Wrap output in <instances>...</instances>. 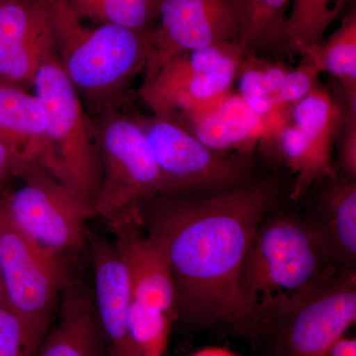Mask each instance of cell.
<instances>
[{"mask_svg":"<svg viewBox=\"0 0 356 356\" xmlns=\"http://www.w3.org/2000/svg\"><path fill=\"white\" fill-rule=\"evenodd\" d=\"M111 222L115 245L127 266L132 302L177 318L172 269L154 241L140 233L135 208Z\"/></svg>","mask_w":356,"mask_h":356,"instance_id":"5bb4252c","label":"cell"},{"mask_svg":"<svg viewBox=\"0 0 356 356\" xmlns=\"http://www.w3.org/2000/svg\"><path fill=\"white\" fill-rule=\"evenodd\" d=\"M79 19L147 34L156 22V0H64Z\"/></svg>","mask_w":356,"mask_h":356,"instance_id":"7402d4cb","label":"cell"},{"mask_svg":"<svg viewBox=\"0 0 356 356\" xmlns=\"http://www.w3.org/2000/svg\"><path fill=\"white\" fill-rule=\"evenodd\" d=\"M292 124L275 131L281 158L296 175L290 198L299 201L318 180L334 179L332 147L341 133L343 111L327 89L315 86L292 105Z\"/></svg>","mask_w":356,"mask_h":356,"instance_id":"30bf717a","label":"cell"},{"mask_svg":"<svg viewBox=\"0 0 356 356\" xmlns=\"http://www.w3.org/2000/svg\"><path fill=\"white\" fill-rule=\"evenodd\" d=\"M341 163L350 180L356 178V111L346 109L343 112L341 129Z\"/></svg>","mask_w":356,"mask_h":356,"instance_id":"4316f807","label":"cell"},{"mask_svg":"<svg viewBox=\"0 0 356 356\" xmlns=\"http://www.w3.org/2000/svg\"><path fill=\"white\" fill-rule=\"evenodd\" d=\"M40 343L13 311L0 307V356H32Z\"/></svg>","mask_w":356,"mask_h":356,"instance_id":"d4e9b609","label":"cell"},{"mask_svg":"<svg viewBox=\"0 0 356 356\" xmlns=\"http://www.w3.org/2000/svg\"><path fill=\"white\" fill-rule=\"evenodd\" d=\"M321 356H356L355 337L344 334L330 346Z\"/></svg>","mask_w":356,"mask_h":356,"instance_id":"83f0119b","label":"cell"},{"mask_svg":"<svg viewBox=\"0 0 356 356\" xmlns=\"http://www.w3.org/2000/svg\"><path fill=\"white\" fill-rule=\"evenodd\" d=\"M0 2H1V0H0Z\"/></svg>","mask_w":356,"mask_h":356,"instance_id":"1f68e13d","label":"cell"},{"mask_svg":"<svg viewBox=\"0 0 356 356\" xmlns=\"http://www.w3.org/2000/svg\"><path fill=\"white\" fill-rule=\"evenodd\" d=\"M32 356H107L88 293L70 289L56 324L49 327Z\"/></svg>","mask_w":356,"mask_h":356,"instance_id":"ac0fdd59","label":"cell"},{"mask_svg":"<svg viewBox=\"0 0 356 356\" xmlns=\"http://www.w3.org/2000/svg\"><path fill=\"white\" fill-rule=\"evenodd\" d=\"M0 140L13 156L16 175L33 166L50 172L48 118L36 95L0 83Z\"/></svg>","mask_w":356,"mask_h":356,"instance_id":"2e32d148","label":"cell"},{"mask_svg":"<svg viewBox=\"0 0 356 356\" xmlns=\"http://www.w3.org/2000/svg\"><path fill=\"white\" fill-rule=\"evenodd\" d=\"M95 311L107 356H130L128 318L131 286L127 266L115 243L91 236Z\"/></svg>","mask_w":356,"mask_h":356,"instance_id":"9a60e30c","label":"cell"},{"mask_svg":"<svg viewBox=\"0 0 356 356\" xmlns=\"http://www.w3.org/2000/svg\"><path fill=\"white\" fill-rule=\"evenodd\" d=\"M322 72L320 65L308 58H304L295 69L288 70L278 95L280 106L295 104L305 97L317 86L318 74Z\"/></svg>","mask_w":356,"mask_h":356,"instance_id":"484cf974","label":"cell"},{"mask_svg":"<svg viewBox=\"0 0 356 356\" xmlns=\"http://www.w3.org/2000/svg\"><path fill=\"white\" fill-rule=\"evenodd\" d=\"M55 51L49 0H1L0 83L33 86L40 67Z\"/></svg>","mask_w":356,"mask_h":356,"instance_id":"4fadbf2b","label":"cell"},{"mask_svg":"<svg viewBox=\"0 0 356 356\" xmlns=\"http://www.w3.org/2000/svg\"><path fill=\"white\" fill-rule=\"evenodd\" d=\"M304 58L315 60L323 72L339 79L346 109L356 111V13L348 14L329 39L302 51Z\"/></svg>","mask_w":356,"mask_h":356,"instance_id":"ffe728a7","label":"cell"},{"mask_svg":"<svg viewBox=\"0 0 356 356\" xmlns=\"http://www.w3.org/2000/svg\"><path fill=\"white\" fill-rule=\"evenodd\" d=\"M0 274L6 306L42 341L65 278L60 254L26 235L0 201Z\"/></svg>","mask_w":356,"mask_h":356,"instance_id":"ba28073f","label":"cell"},{"mask_svg":"<svg viewBox=\"0 0 356 356\" xmlns=\"http://www.w3.org/2000/svg\"><path fill=\"white\" fill-rule=\"evenodd\" d=\"M324 221L316 225L336 261L353 266L356 257V184H336L325 194Z\"/></svg>","mask_w":356,"mask_h":356,"instance_id":"44dd1931","label":"cell"},{"mask_svg":"<svg viewBox=\"0 0 356 356\" xmlns=\"http://www.w3.org/2000/svg\"><path fill=\"white\" fill-rule=\"evenodd\" d=\"M217 153H250L266 135V121L229 91L212 106L179 124Z\"/></svg>","mask_w":356,"mask_h":356,"instance_id":"e0dca14e","label":"cell"},{"mask_svg":"<svg viewBox=\"0 0 356 356\" xmlns=\"http://www.w3.org/2000/svg\"><path fill=\"white\" fill-rule=\"evenodd\" d=\"M93 121L99 163L95 215L112 222L140 199L168 192L144 130L130 114L110 110Z\"/></svg>","mask_w":356,"mask_h":356,"instance_id":"8992f818","label":"cell"},{"mask_svg":"<svg viewBox=\"0 0 356 356\" xmlns=\"http://www.w3.org/2000/svg\"><path fill=\"white\" fill-rule=\"evenodd\" d=\"M334 254L316 224L289 217L262 221L241 271V288L254 308L259 301L296 291L336 268Z\"/></svg>","mask_w":356,"mask_h":356,"instance_id":"277c9868","label":"cell"},{"mask_svg":"<svg viewBox=\"0 0 356 356\" xmlns=\"http://www.w3.org/2000/svg\"><path fill=\"white\" fill-rule=\"evenodd\" d=\"M49 6L58 60L88 111L96 117L120 108L146 67L147 34L113 24L88 28L64 0Z\"/></svg>","mask_w":356,"mask_h":356,"instance_id":"7a4b0ae2","label":"cell"},{"mask_svg":"<svg viewBox=\"0 0 356 356\" xmlns=\"http://www.w3.org/2000/svg\"><path fill=\"white\" fill-rule=\"evenodd\" d=\"M355 321V267H336L296 291L259 300L254 339L267 356H321Z\"/></svg>","mask_w":356,"mask_h":356,"instance_id":"3957f363","label":"cell"},{"mask_svg":"<svg viewBox=\"0 0 356 356\" xmlns=\"http://www.w3.org/2000/svg\"><path fill=\"white\" fill-rule=\"evenodd\" d=\"M348 0H292L286 23L288 47L301 54L323 41Z\"/></svg>","mask_w":356,"mask_h":356,"instance_id":"603a6c76","label":"cell"},{"mask_svg":"<svg viewBox=\"0 0 356 356\" xmlns=\"http://www.w3.org/2000/svg\"><path fill=\"white\" fill-rule=\"evenodd\" d=\"M22 175L25 184L0 198L14 224L56 254L81 248L86 220L95 215L92 208L41 166Z\"/></svg>","mask_w":356,"mask_h":356,"instance_id":"9c48e42d","label":"cell"},{"mask_svg":"<svg viewBox=\"0 0 356 356\" xmlns=\"http://www.w3.org/2000/svg\"><path fill=\"white\" fill-rule=\"evenodd\" d=\"M266 62L257 58L255 54H245L241 58L236 77L238 79V95L264 120L281 108L267 81Z\"/></svg>","mask_w":356,"mask_h":356,"instance_id":"cb8c5ba5","label":"cell"},{"mask_svg":"<svg viewBox=\"0 0 356 356\" xmlns=\"http://www.w3.org/2000/svg\"><path fill=\"white\" fill-rule=\"evenodd\" d=\"M147 37L144 84L182 54L240 41V26L231 0H156V25Z\"/></svg>","mask_w":356,"mask_h":356,"instance_id":"7c38bea8","label":"cell"},{"mask_svg":"<svg viewBox=\"0 0 356 356\" xmlns=\"http://www.w3.org/2000/svg\"><path fill=\"white\" fill-rule=\"evenodd\" d=\"M192 356H238L228 350L222 348H204L194 353Z\"/></svg>","mask_w":356,"mask_h":356,"instance_id":"f546056e","label":"cell"},{"mask_svg":"<svg viewBox=\"0 0 356 356\" xmlns=\"http://www.w3.org/2000/svg\"><path fill=\"white\" fill-rule=\"evenodd\" d=\"M243 55L240 41L187 51L163 65L139 95L154 116L179 125L231 91Z\"/></svg>","mask_w":356,"mask_h":356,"instance_id":"52a82bcc","label":"cell"},{"mask_svg":"<svg viewBox=\"0 0 356 356\" xmlns=\"http://www.w3.org/2000/svg\"><path fill=\"white\" fill-rule=\"evenodd\" d=\"M6 306V292H4L3 283H2L1 274H0V307Z\"/></svg>","mask_w":356,"mask_h":356,"instance_id":"4dcf8cb0","label":"cell"},{"mask_svg":"<svg viewBox=\"0 0 356 356\" xmlns=\"http://www.w3.org/2000/svg\"><path fill=\"white\" fill-rule=\"evenodd\" d=\"M144 130L168 192L238 188L242 166L205 146L181 126L133 112Z\"/></svg>","mask_w":356,"mask_h":356,"instance_id":"8fae6325","label":"cell"},{"mask_svg":"<svg viewBox=\"0 0 356 356\" xmlns=\"http://www.w3.org/2000/svg\"><path fill=\"white\" fill-rule=\"evenodd\" d=\"M275 194L266 184L238 187L213 197L140 199L136 215L172 269L177 318L193 329L226 324L254 339L259 308L241 288V271L255 231Z\"/></svg>","mask_w":356,"mask_h":356,"instance_id":"6da1fadb","label":"cell"},{"mask_svg":"<svg viewBox=\"0 0 356 356\" xmlns=\"http://www.w3.org/2000/svg\"><path fill=\"white\" fill-rule=\"evenodd\" d=\"M16 175L15 163L6 145L0 140V189L10 175Z\"/></svg>","mask_w":356,"mask_h":356,"instance_id":"f1b7e54d","label":"cell"},{"mask_svg":"<svg viewBox=\"0 0 356 356\" xmlns=\"http://www.w3.org/2000/svg\"><path fill=\"white\" fill-rule=\"evenodd\" d=\"M245 54L288 49L286 23L292 0H231Z\"/></svg>","mask_w":356,"mask_h":356,"instance_id":"d6986e66","label":"cell"},{"mask_svg":"<svg viewBox=\"0 0 356 356\" xmlns=\"http://www.w3.org/2000/svg\"><path fill=\"white\" fill-rule=\"evenodd\" d=\"M33 86L48 118L50 173L93 210L99 185L95 124L65 74L57 51L40 67Z\"/></svg>","mask_w":356,"mask_h":356,"instance_id":"5b68a950","label":"cell"}]
</instances>
